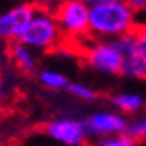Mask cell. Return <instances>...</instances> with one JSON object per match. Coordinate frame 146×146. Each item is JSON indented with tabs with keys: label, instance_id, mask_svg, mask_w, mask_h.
<instances>
[{
	"label": "cell",
	"instance_id": "obj_1",
	"mask_svg": "<svg viewBox=\"0 0 146 146\" xmlns=\"http://www.w3.org/2000/svg\"><path fill=\"white\" fill-rule=\"evenodd\" d=\"M137 27L135 13L123 0H111L90 7L88 34L93 39H116Z\"/></svg>",
	"mask_w": 146,
	"mask_h": 146
},
{
	"label": "cell",
	"instance_id": "obj_2",
	"mask_svg": "<svg viewBox=\"0 0 146 146\" xmlns=\"http://www.w3.org/2000/svg\"><path fill=\"white\" fill-rule=\"evenodd\" d=\"M62 32L55 19L53 11L44 7H35L32 19L28 21L19 42L32 48L34 51H46L58 44Z\"/></svg>",
	"mask_w": 146,
	"mask_h": 146
},
{
	"label": "cell",
	"instance_id": "obj_3",
	"mask_svg": "<svg viewBox=\"0 0 146 146\" xmlns=\"http://www.w3.org/2000/svg\"><path fill=\"white\" fill-rule=\"evenodd\" d=\"M62 35L85 37L88 34L90 7L83 0H62L53 11Z\"/></svg>",
	"mask_w": 146,
	"mask_h": 146
},
{
	"label": "cell",
	"instance_id": "obj_4",
	"mask_svg": "<svg viewBox=\"0 0 146 146\" xmlns=\"http://www.w3.org/2000/svg\"><path fill=\"white\" fill-rule=\"evenodd\" d=\"M86 64L100 74L116 76L123 64V55L114 39H95L85 51Z\"/></svg>",
	"mask_w": 146,
	"mask_h": 146
},
{
	"label": "cell",
	"instance_id": "obj_5",
	"mask_svg": "<svg viewBox=\"0 0 146 146\" xmlns=\"http://www.w3.org/2000/svg\"><path fill=\"white\" fill-rule=\"evenodd\" d=\"M46 135L64 146H83L88 139L85 121L72 116H58L46 123Z\"/></svg>",
	"mask_w": 146,
	"mask_h": 146
},
{
	"label": "cell",
	"instance_id": "obj_6",
	"mask_svg": "<svg viewBox=\"0 0 146 146\" xmlns=\"http://www.w3.org/2000/svg\"><path fill=\"white\" fill-rule=\"evenodd\" d=\"M83 121H85V129H86L88 137L99 139V137H104V135L125 132L129 118L114 109H99L95 113L88 114Z\"/></svg>",
	"mask_w": 146,
	"mask_h": 146
},
{
	"label": "cell",
	"instance_id": "obj_7",
	"mask_svg": "<svg viewBox=\"0 0 146 146\" xmlns=\"http://www.w3.org/2000/svg\"><path fill=\"white\" fill-rule=\"evenodd\" d=\"M34 5L23 4L0 14V40H19L34 16Z\"/></svg>",
	"mask_w": 146,
	"mask_h": 146
},
{
	"label": "cell",
	"instance_id": "obj_8",
	"mask_svg": "<svg viewBox=\"0 0 146 146\" xmlns=\"http://www.w3.org/2000/svg\"><path fill=\"white\" fill-rule=\"evenodd\" d=\"M9 58L11 62L19 69L23 70L25 74H32L37 69V58H35V51L32 48L25 46L19 40H13L11 46H9Z\"/></svg>",
	"mask_w": 146,
	"mask_h": 146
},
{
	"label": "cell",
	"instance_id": "obj_9",
	"mask_svg": "<svg viewBox=\"0 0 146 146\" xmlns=\"http://www.w3.org/2000/svg\"><path fill=\"white\" fill-rule=\"evenodd\" d=\"M144 97L141 93H134V92H120L114 93L111 97V106L114 111H118L121 114H137L144 108Z\"/></svg>",
	"mask_w": 146,
	"mask_h": 146
},
{
	"label": "cell",
	"instance_id": "obj_10",
	"mask_svg": "<svg viewBox=\"0 0 146 146\" xmlns=\"http://www.w3.org/2000/svg\"><path fill=\"white\" fill-rule=\"evenodd\" d=\"M120 74L127 79H146V64L137 56V53L125 56Z\"/></svg>",
	"mask_w": 146,
	"mask_h": 146
},
{
	"label": "cell",
	"instance_id": "obj_11",
	"mask_svg": "<svg viewBox=\"0 0 146 146\" xmlns=\"http://www.w3.org/2000/svg\"><path fill=\"white\" fill-rule=\"evenodd\" d=\"M37 79L42 86L49 88V90H65L69 85V79L65 74H62L58 70L53 69H42L37 72Z\"/></svg>",
	"mask_w": 146,
	"mask_h": 146
},
{
	"label": "cell",
	"instance_id": "obj_12",
	"mask_svg": "<svg viewBox=\"0 0 146 146\" xmlns=\"http://www.w3.org/2000/svg\"><path fill=\"white\" fill-rule=\"evenodd\" d=\"M72 97H76L79 100H85V102H93L97 100V92L93 90L92 86L85 85V83H78V81H69V85L65 88Z\"/></svg>",
	"mask_w": 146,
	"mask_h": 146
},
{
	"label": "cell",
	"instance_id": "obj_13",
	"mask_svg": "<svg viewBox=\"0 0 146 146\" xmlns=\"http://www.w3.org/2000/svg\"><path fill=\"white\" fill-rule=\"evenodd\" d=\"M125 134L130 135L132 139L139 141V139H146V114H137L135 118L127 121V129Z\"/></svg>",
	"mask_w": 146,
	"mask_h": 146
},
{
	"label": "cell",
	"instance_id": "obj_14",
	"mask_svg": "<svg viewBox=\"0 0 146 146\" xmlns=\"http://www.w3.org/2000/svg\"><path fill=\"white\" fill-rule=\"evenodd\" d=\"M95 146H137V141L132 139L125 132L121 134H113V135H104L95 141Z\"/></svg>",
	"mask_w": 146,
	"mask_h": 146
},
{
	"label": "cell",
	"instance_id": "obj_15",
	"mask_svg": "<svg viewBox=\"0 0 146 146\" xmlns=\"http://www.w3.org/2000/svg\"><path fill=\"white\" fill-rule=\"evenodd\" d=\"M114 40H116V44H118V48L121 51L123 58L137 53V51H135V35H134V32L125 34V35H120V37H116Z\"/></svg>",
	"mask_w": 146,
	"mask_h": 146
},
{
	"label": "cell",
	"instance_id": "obj_16",
	"mask_svg": "<svg viewBox=\"0 0 146 146\" xmlns=\"http://www.w3.org/2000/svg\"><path fill=\"white\" fill-rule=\"evenodd\" d=\"M134 35H135V51H137V56L146 64V25L135 27Z\"/></svg>",
	"mask_w": 146,
	"mask_h": 146
},
{
	"label": "cell",
	"instance_id": "obj_17",
	"mask_svg": "<svg viewBox=\"0 0 146 146\" xmlns=\"http://www.w3.org/2000/svg\"><path fill=\"white\" fill-rule=\"evenodd\" d=\"M123 2L135 13V18L146 14V0H123Z\"/></svg>",
	"mask_w": 146,
	"mask_h": 146
},
{
	"label": "cell",
	"instance_id": "obj_18",
	"mask_svg": "<svg viewBox=\"0 0 146 146\" xmlns=\"http://www.w3.org/2000/svg\"><path fill=\"white\" fill-rule=\"evenodd\" d=\"M88 7H93V5H99V4H106V2H111V0H83Z\"/></svg>",
	"mask_w": 146,
	"mask_h": 146
},
{
	"label": "cell",
	"instance_id": "obj_19",
	"mask_svg": "<svg viewBox=\"0 0 146 146\" xmlns=\"http://www.w3.org/2000/svg\"><path fill=\"white\" fill-rule=\"evenodd\" d=\"M4 97H5V86H4V83L0 81V102L4 100Z\"/></svg>",
	"mask_w": 146,
	"mask_h": 146
},
{
	"label": "cell",
	"instance_id": "obj_20",
	"mask_svg": "<svg viewBox=\"0 0 146 146\" xmlns=\"http://www.w3.org/2000/svg\"><path fill=\"white\" fill-rule=\"evenodd\" d=\"M0 81H2V78H0Z\"/></svg>",
	"mask_w": 146,
	"mask_h": 146
}]
</instances>
